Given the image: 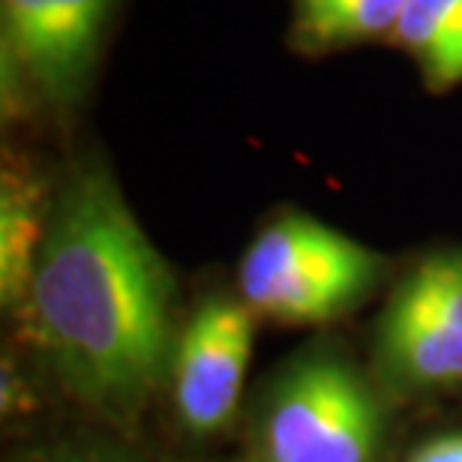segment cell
<instances>
[{"label": "cell", "instance_id": "cell-1", "mask_svg": "<svg viewBox=\"0 0 462 462\" xmlns=\"http://www.w3.org/2000/svg\"><path fill=\"white\" fill-rule=\"evenodd\" d=\"M174 280L108 169L79 165L51 205L27 310L40 343L97 400L144 393L169 355Z\"/></svg>", "mask_w": 462, "mask_h": 462}, {"label": "cell", "instance_id": "cell-2", "mask_svg": "<svg viewBox=\"0 0 462 462\" xmlns=\"http://www.w3.org/2000/svg\"><path fill=\"white\" fill-rule=\"evenodd\" d=\"M384 273V258L360 240L303 214L264 226L240 262L249 310L285 325H325L355 310Z\"/></svg>", "mask_w": 462, "mask_h": 462}, {"label": "cell", "instance_id": "cell-3", "mask_svg": "<svg viewBox=\"0 0 462 462\" xmlns=\"http://www.w3.org/2000/svg\"><path fill=\"white\" fill-rule=\"evenodd\" d=\"M378 405L355 369L310 357L282 378L264 420L267 462H373Z\"/></svg>", "mask_w": 462, "mask_h": 462}, {"label": "cell", "instance_id": "cell-4", "mask_svg": "<svg viewBox=\"0 0 462 462\" xmlns=\"http://www.w3.org/2000/svg\"><path fill=\"white\" fill-rule=\"evenodd\" d=\"M378 355L396 382L462 384V249L414 267L387 303Z\"/></svg>", "mask_w": 462, "mask_h": 462}, {"label": "cell", "instance_id": "cell-5", "mask_svg": "<svg viewBox=\"0 0 462 462\" xmlns=\"http://www.w3.org/2000/svg\"><path fill=\"white\" fill-rule=\"evenodd\" d=\"M115 0H0L4 54L33 97L67 112L88 94Z\"/></svg>", "mask_w": 462, "mask_h": 462}, {"label": "cell", "instance_id": "cell-6", "mask_svg": "<svg viewBox=\"0 0 462 462\" xmlns=\"http://www.w3.org/2000/svg\"><path fill=\"white\" fill-rule=\"evenodd\" d=\"M253 337V310L226 298L201 303L183 328L174 357V402L189 430L214 432L235 414Z\"/></svg>", "mask_w": 462, "mask_h": 462}, {"label": "cell", "instance_id": "cell-7", "mask_svg": "<svg viewBox=\"0 0 462 462\" xmlns=\"http://www.w3.org/2000/svg\"><path fill=\"white\" fill-rule=\"evenodd\" d=\"M49 217L42 183L6 165L0 183V300L6 310H27Z\"/></svg>", "mask_w": 462, "mask_h": 462}, {"label": "cell", "instance_id": "cell-8", "mask_svg": "<svg viewBox=\"0 0 462 462\" xmlns=\"http://www.w3.org/2000/svg\"><path fill=\"white\" fill-rule=\"evenodd\" d=\"M393 40L418 60L430 88L462 81V0H409Z\"/></svg>", "mask_w": 462, "mask_h": 462}, {"label": "cell", "instance_id": "cell-9", "mask_svg": "<svg viewBox=\"0 0 462 462\" xmlns=\"http://www.w3.org/2000/svg\"><path fill=\"white\" fill-rule=\"evenodd\" d=\"M409 0H294V31L307 49H343L393 33Z\"/></svg>", "mask_w": 462, "mask_h": 462}, {"label": "cell", "instance_id": "cell-10", "mask_svg": "<svg viewBox=\"0 0 462 462\" xmlns=\"http://www.w3.org/2000/svg\"><path fill=\"white\" fill-rule=\"evenodd\" d=\"M409 462H462V432L427 441V445L414 450Z\"/></svg>", "mask_w": 462, "mask_h": 462}]
</instances>
